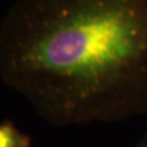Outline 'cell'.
<instances>
[{"instance_id": "1", "label": "cell", "mask_w": 147, "mask_h": 147, "mask_svg": "<svg viewBox=\"0 0 147 147\" xmlns=\"http://www.w3.org/2000/svg\"><path fill=\"white\" fill-rule=\"evenodd\" d=\"M0 79L54 126L145 115L147 0H16Z\"/></svg>"}, {"instance_id": "2", "label": "cell", "mask_w": 147, "mask_h": 147, "mask_svg": "<svg viewBox=\"0 0 147 147\" xmlns=\"http://www.w3.org/2000/svg\"><path fill=\"white\" fill-rule=\"evenodd\" d=\"M31 137L11 121L0 123V147H31Z\"/></svg>"}, {"instance_id": "3", "label": "cell", "mask_w": 147, "mask_h": 147, "mask_svg": "<svg viewBox=\"0 0 147 147\" xmlns=\"http://www.w3.org/2000/svg\"><path fill=\"white\" fill-rule=\"evenodd\" d=\"M137 147H147V134L145 135L144 139L140 141V144H139V146H137Z\"/></svg>"}]
</instances>
